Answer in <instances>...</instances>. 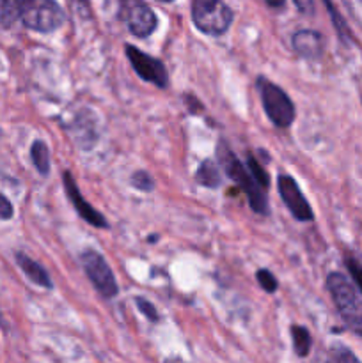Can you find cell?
<instances>
[{
    "label": "cell",
    "mask_w": 362,
    "mask_h": 363,
    "mask_svg": "<svg viewBox=\"0 0 362 363\" xmlns=\"http://www.w3.org/2000/svg\"><path fill=\"white\" fill-rule=\"evenodd\" d=\"M216 160H219V165L224 170V174L240 188V191H243L252 211L256 215H268V197L265 195V188L259 186L258 181L248 172L247 165H243L236 158V155L227 145V142H219V145H216Z\"/></svg>",
    "instance_id": "6da1fadb"
},
{
    "label": "cell",
    "mask_w": 362,
    "mask_h": 363,
    "mask_svg": "<svg viewBox=\"0 0 362 363\" xmlns=\"http://www.w3.org/2000/svg\"><path fill=\"white\" fill-rule=\"evenodd\" d=\"M325 286L344 326L362 337V294L357 287L339 272L329 273Z\"/></svg>",
    "instance_id": "7a4b0ae2"
},
{
    "label": "cell",
    "mask_w": 362,
    "mask_h": 363,
    "mask_svg": "<svg viewBox=\"0 0 362 363\" xmlns=\"http://www.w3.org/2000/svg\"><path fill=\"white\" fill-rule=\"evenodd\" d=\"M16 18L25 28L52 34L66 23V13L57 0H13Z\"/></svg>",
    "instance_id": "3957f363"
},
{
    "label": "cell",
    "mask_w": 362,
    "mask_h": 363,
    "mask_svg": "<svg viewBox=\"0 0 362 363\" xmlns=\"http://www.w3.org/2000/svg\"><path fill=\"white\" fill-rule=\"evenodd\" d=\"M192 21L202 34L220 38L233 25L234 11L224 0H192Z\"/></svg>",
    "instance_id": "277c9868"
},
{
    "label": "cell",
    "mask_w": 362,
    "mask_h": 363,
    "mask_svg": "<svg viewBox=\"0 0 362 363\" xmlns=\"http://www.w3.org/2000/svg\"><path fill=\"white\" fill-rule=\"evenodd\" d=\"M256 87H258L263 110H265L270 123L277 128H290L297 117V108H295V103L291 101L286 91L265 77L258 78Z\"/></svg>",
    "instance_id": "5b68a950"
},
{
    "label": "cell",
    "mask_w": 362,
    "mask_h": 363,
    "mask_svg": "<svg viewBox=\"0 0 362 363\" xmlns=\"http://www.w3.org/2000/svg\"><path fill=\"white\" fill-rule=\"evenodd\" d=\"M80 264L84 268V273L87 279L91 280L92 287L102 294L105 300H112L119 294V286H117L116 275H114L112 268L106 262V259L99 254L94 248H87L82 252Z\"/></svg>",
    "instance_id": "8992f818"
},
{
    "label": "cell",
    "mask_w": 362,
    "mask_h": 363,
    "mask_svg": "<svg viewBox=\"0 0 362 363\" xmlns=\"http://www.w3.org/2000/svg\"><path fill=\"white\" fill-rule=\"evenodd\" d=\"M119 18L126 25L128 32L138 39H148L158 27L155 11L144 0H117Z\"/></svg>",
    "instance_id": "52a82bcc"
},
{
    "label": "cell",
    "mask_w": 362,
    "mask_h": 363,
    "mask_svg": "<svg viewBox=\"0 0 362 363\" xmlns=\"http://www.w3.org/2000/svg\"><path fill=\"white\" fill-rule=\"evenodd\" d=\"M124 53H126L133 71L142 80L153 84L158 89H165L169 85V73H167V67L162 60L142 52L141 48L130 45V43L124 45Z\"/></svg>",
    "instance_id": "ba28073f"
},
{
    "label": "cell",
    "mask_w": 362,
    "mask_h": 363,
    "mask_svg": "<svg viewBox=\"0 0 362 363\" xmlns=\"http://www.w3.org/2000/svg\"><path fill=\"white\" fill-rule=\"evenodd\" d=\"M277 190H279L280 199L286 204V208L290 209V213L293 215L295 220L298 222H312L314 220V213H312L311 204L307 202V199L302 194L300 186L295 181V177L287 176V174H280L277 177Z\"/></svg>",
    "instance_id": "9c48e42d"
},
{
    "label": "cell",
    "mask_w": 362,
    "mask_h": 363,
    "mask_svg": "<svg viewBox=\"0 0 362 363\" xmlns=\"http://www.w3.org/2000/svg\"><path fill=\"white\" fill-rule=\"evenodd\" d=\"M62 184H64V191H66L67 201L73 204L75 211L78 213L84 222H87L91 227H96V229H109V223H106V218L98 211L96 208H92L85 197L82 195V191L78 190L77 181H75L73 174L70 170H64L62 172Z\"/></svg>",
    "instance_id": "30bf717a"
},
{
    "label": "cell",
    "mask_w": 362,
    "mask_h": 363,
    "mask_svg": "<svg viewBox=\"0 0 362 363\" xmlns=\"http://www.w3.org/2000/svg\"><path fill=\"white\" fill-rule=\"evenodd\" d=\"M291 46H293L295 52L300 57L309 60H316L323 55V48H325V43H323V35L318 30H312V28H300L293 34L291 38Z\"/></svg>",
    "instance_id": "8fae6325"
},
{
    "label": "cell",
    "mask_w": 362,
    "mask_h": 363,
    "mask_svg": "<svg viewBox=\"0 0 362 363\" xmlns=\"http://www.w3.org/2000/svg\"><path fill=\"white\" fill-rule=\"evenodd\" d=\"M14 261H16V266L21 269V273L27 277L28 282H32L38 287H43V289H53V282L50 279V273L45 269V266H41L38 261L28 257L25 252H14Z\"/></svg>",
    "instance_id": "7c38bea8"
},
{
    "label": "cell",
    "mask_w": 362,
    "mask_h": 363,
    "mask_svg": "<svg viewBox=\"0 0 362 363\" xmlns=\"http://www.w3.org/2000/svg\"><path fill=\"white\" fill-rule=\"evenodd\" d=\"M195 181L204 188H219L222 184V169L213 160H204L195 170Z\"/></svg>",
    "instance_id": "4fadbf2b"
},
{
    "label": "cell",
    "mask_w": 362,
    "mask_h": 363,
    "mask_svg": "<svg viewBox=\"0 0 362 363\" xmlns=\"http://www.w3.org/2000/svg\"><path fill=\"white\" fill-rule=\"evenodd\" d=\"M31 162L41 176H48L50 169H52V158H50L48 145H46V142L41 140V138H35V140L32 142Z\"/></svg>",
    "instance_id": "5bb4252c"
},
{
    "label": "cell",
    "mask_w": 362,
    "mask_h": 363,
    "mask_svg": "<svg viewBox=\"0 0 362 363\" xmlns=\"http://www.w3.org/2000/svg\"><path fill=\"white\" fill-rule=\"evenodd\" d=\"M291 333V340H293V350L297 353V357L305 358L309 353H311L312 347V337L309 333V330L305 326L300 325H293L290 328Z\"/></svg>",
    "instance_id": "9a60e30c"
},
{
    "label": "cell",
    "mask_w": 362,
    "mask_h": 363,
    "mask_svg": "<svg viewBox=\"0 0 362 363\" xmlns=\"http://www.w3.org/2000/svg\"><path fill=\"white\" fill-rule=\"evenodd\" d=\"M323 4H325L327 11H329V16H330V20H332L334 28H336L337 38H339L341 43H344V45H350L351 39H353V34H351L350 27H348V23H346V20L343 18V14L336 9V6L332 4V0H323Z\"/></svg>",
    "instance_id": "2e32d148"
},
{
    "label": "cell",
    "mask_w": 362,
    "mask_h": 363,
    "mask_svg": "<svg viewBox=\"0 0 362 363\" xmlns=\"http://www.w3.org/2000/svg\"><path fill=\"white\" fill-rule=\"evenodd\" d=\"M130 183L135 190L142 191V194H151L155 190V179L148 170H135L130 177Z\"/></svg>",
    "instance_id": "e0dca14e"
},
{
    "label": "cell",
    "mask_w": 362,
    "mask_h": 363,
    "mask_svg": "<svg viewBox=\"0 0 362 363\" xmlns=\"http://www.w3.org/2000/svg\"><path fill=\"white\" fill-rule=\"evenodd\" d=\"M245 165H247L248 172L252 174V177H254V179L258 181L259 186L265 188V190H268V186H270L268 172H266V170L263 169V165L258 162V160H256V156L248 155L247 156V163H245Z\"/></svg>",
    "instance_id": "ac0fdd59"
},
{
    "label": "cell",
    "mask_w": 362,
    "mask_h": 363,
    "mask_svg": "<svg viewBox=\"0 0 362 363\" xmlns=\"http://www.w3.org/2000/svg\"><path fill=\"white\" fill-rule=\"evenodd\" d=\"M325 363H361V362H358V358L355 357L348 347L339 346V344H337V346L330 347L329 357H327Z\"/></svg>",
    "instance_id": "d6986e66"
},
{
    "label": "cell",
    "mask_w": 362,
    "mask_h": 363,
    "mask_svg": "<svg viewBox=\"0 0 362 363\" xmlns=\"http://www.w3.org/2000/svg\"><path fill=\"white\" fill-rule=\"evenodd\" d=\"M256 280H258L259 287L268 294H273L279 289V280H277L275 275L266 268H261L256 272Z\"/></svg>",
    "instance_id": "ffe728a7"
},
{
    "label": "cell",
    "mask_w": 362,
    "mask_h": 363,
    "mask_svg": "<svg viewBox=\"0 0 362 363\" xmlns=\"http://www.w3.org/2000/svg\"><path fill=\"white\" fill-rule=\"evenodd\" d=\"M18 21L13 0H0V28L7 30Z\"/></svg>",
    "instance_id": "44dd1931"
},
{
    "label": "cell",
    "mask_w": 362,
    "mask_h": 363,
    "mask_svg": "<svg viewBox=\"0 0 362 363\" xmlns=\"http://www.w3.org/2000/svg\"><path fill=\"white\" fill-rule=\"evenodd\" d=\"M344 264H346L348 273H350L351 280H353V286L357 287L358 293L362 294V264L357 261V259L350 257V255L344 257Z\"/></svg>",
    "instance_id": "7402d4cb"
},
{
    "label": "cell",
    "mask_w": 362,
    "mask_h": 363,
    "mask_svg": "<svg viewBox=\"0 0 362 363\" xmlns=\"http://www.w3.org/2000/svg\"><path fill=\"white\" fill-rule=\"evenodd\" d=\"M135 305H137L138 312H141V314L144 315L146 319H149L151 323H158L160 321L158 311H156V307L149 300L138 296V298H135Z\"/></svg>",
    "instance_id": "603a6c76"
},
{
    "label": "cell",
    "mask_w": 362,
    "mask_h": 363,
    "mask_svg": "<svg viewBox=\"0 0 362 363\" xmlns=\"http://www.w3.org/2000/svg\"><path fill=\"white\" fill-rule=\"evenodd\" d=\"M14 216V206L6 195L0 191V222H9Z\"/></svg>",
    "instance_id": "cb8c5ba5"
},
{
    "label": "cell",
    "mask_w": 362,
    "mask_h": 363,
    "mask_svg": "<svg viewBox=\"0 0 362 363\" xmlns=\"http://www.w3.org/2000/svg\"><path fill=\"white\" fill-rule=\"evenodd\" d=\"M185 105H187V108H188V112L190 113H199L202 110V105H201V101H199L197 98H195V96H192V94H185Z\"/></svg>",
    "instance_id": "d4e9b609"
},
{
    "label": "cell",
    "mask_w": 362,
    "mask_h": 363,
    "mask_svg": "<svg viewBox=\"0 0 362 363\" xmlns=\"http://www.w3.org/2000/svg\"><path fill=\"white\" fill-rule=\"evenodd\" d=\"M293 4L297 6V9L302 14H312L314 13V0H293Z\"/></svg>",
    "instance_id": "484cf974"
},
{
    "label": "cell",
    "mask_w": 362,
    "mask_h": 363,
    "mask_svg": "<svg viewBox=\"0 0 362 363\" xmlns=\"http://www.w3.org/2000/svg\"><path fill=\"white\" fill-rule=\"evenodd\" d=\"M357 20L362 21V0H343Z\"/></svg>",
    "instance_id": "4316f807"
},
{
    "label": "cell",
    "mask_w": 362,
    "mask_h": 363,
    "mask_svg": "<svg viewBox=\"0 0 362 363\" xmlns=\"http://www.w3.org/2000/svg\"><path fill=\"white\" fill-rule=\"evenodd\" d=\"M265 4L270 7V9L280 11L284 9V6H286V0H265Z\"/></svg>",
    "instance_id": "83f0119b"
},
{
    "label": "cell",
    "mask_w": 362,
    "mask_h": 363,
    "mask_svg": "<svg viewBox=\"0 0 362 363\" xmlns=\"http://www.w3.org/2000/svg\"><path fill=\"white\" fill-rule=\"evenodd\" d=\"M156 2H162V4H172V2H176V0H156Z\"/></svg>",
    "instance_id": "f1b7e54d"
},
{
    "label": "cell",
    "mask_w": 362,
    "mask_h": 363,
    "mask_svg": "<svg viewBox=\"0 0 362 363\" xmlns=\"http://www.w3.org/2000/svg\"><path fill=\"white\" fill-rule=\"evenodd\" d=\"M0 326H4V315H2V312H0Z\"/></svg>",
    "instance_id": "f546056e"
}]
</instances>
